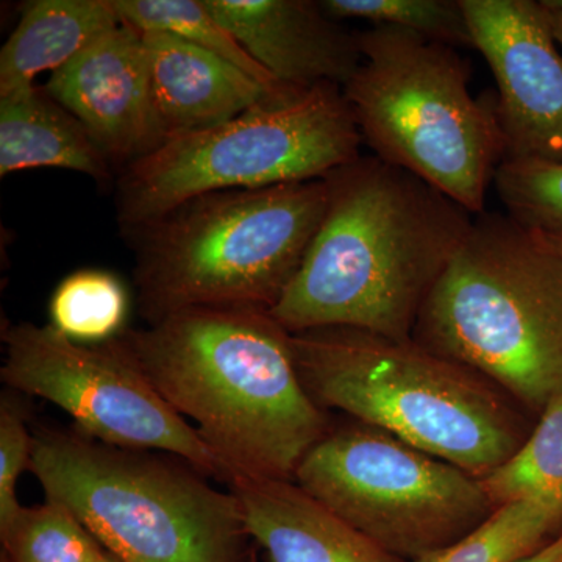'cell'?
<instances>
[{
    "label": "cell",
    "mask_w": 562,
    "mask_h": 562,
    "mask_svg": "<svg viewBox=\"0 0 562 562\" xmlns=\"http://www.w3.org/2000/svg\"><path fill=\"white\" fill-rule=\"evenodd\" d=\"M325 180L327 210L273 319L290 333L339 327L412 339L475 216L375 155Z\"/></svg>",
    "instance_id": "6da1fadb"
},
{
    "label": "cell",
    "mask_w": 562,
    "mask_h": 562,
    "mask_svg": "<svg viewBox=\"0 0 562 562\" xmlns=\"http://www.w3.org/2000/svg\"><path fill=\"white\" fill-rule=\"evenodd\" d=\"M114 341L195 428L231 482L294 480L303 457L330 431L299 375L292 333L268 310H184Z\"/></svg>",
    "instance_id": "7a4b0ae2"
},
{
    "label": "cell",
    "mask_w": 562,
    "mask_h": 562,
    "mask_svg": "<svg viewBox=\"0 0 562 562\" xmlns=\"http://www.w3.org/2000/svg\"><path fill=\"white\" fill-rule=\"evenodd\" d=\"M299 375L319 408L339 409L482 479L530 435L520 405L482 373L357 328L292 333Z\"/></svg>",
    "instance_id": "3957f363"
},
{
    "label": "cell",
    "mask_w": 562,
    "mask_h": 562,
    "mask_svg": "<svg viewBox=\"0 0 562 562\" xmlns=\"http://www.w3.org/2000/svg\"><path fill=\"white\" fill-rule=\"evenodd\" d=\"M413 339L541 416L562 397L561 255L508 213L476 214Z\"/></svg>",
    "instance_id": "277c9868"
},
{
    "label": "cell",
    "mask_w": 562,
    "mask_h": 562,
    "mask_svg": "<svg viewBox=\"0 0 562 562\" xmlns=\"http://www.w3.org/2000/svg\"><path fill=\"white\" fill-rule=\"evenodd\" d=\"M29 471L121 562H250L251 538L231 490L190 462L110 446L74 430L33 432Z\"/></svg>",
    "instance_id": "5b68a950"
},
{
    "label": "cell",
    "mask_w": 562,
    "mask_h": 562,
    "mask_svg": "<svg viewBox=\"0 0 562 562\" xmlns=\"http://www.w3.org/2000/svg\"><path fill=\"white\" fill-rule=\"evenodd\" d=\"M327 180L209 192L131 233L147 324L209 306L271 312L327 210Z\"/></svg>",
    "instance_id": "8992f818"
},
{
    "label": "cell",
    "mask_w": 562,
    "mask_h": 562,
    "mask_svg": "<svg viewBox=\"0 0 562 562\" xmlns=\"http://www.w3.org/2000/svg\"><path fill=\"white\" fill-rule=\"evenodd\" d=\"M358 40L362 61L342 91L373 155L484 213L505 160L495 99L473 98L471 68L452 46L391 25Z\"/></svg>",
    "instance_id": "52a82bcc"
},
{
    "label": "cell",
    "mask_w": 562,
    "mask_h": 562,
    "mask_svg": "<svg viewBox=\"0 0 562 562\" xmlns=\"http://www.w3.org/2000/svg\"><path fill=\"white\" fill-rule=\"evenodd\" d=\"M364 143L342 87H280L238 116L168 138L121 173L117 221L131 233L209 192L325 179Z\"/></svg>",
    "instance_id": "ba28073f"
},
{
    "label": "cell",
    "mask_w": 562,
    "mask_h": 562,
    "mask_svg": "<svg viewBox=\"0 0 562 562\" xmlns=\"http://www.w3.org/2000/svg\"><path fill=\"white\" fill-rule=\"evenodd\" d=\"M294 482L408 562L460 541L495 512L471 473L362 422L330 428Z\"/></svg>",
    "instance_id": "9c48e42d"
},
{
    "label": "cell",
    "mask_w": 562,
    "mask_h": 562,
    "mask_svg": "<svg viewBox=\"0 0 562 562\" xmlns=\"http://www.w3.org/2000/svg\"><path fill=\"white\" fill-rule=\"evenodd\" d=\"M2 341L0 376L9 390L54 403L72 417L77 430L98 441L171 454L203 475L231 482V472L195 428L173 412L114 339L88 346L49 324L22 322L3 330Z\"/></svg>",
    "instance_id": "30bf717a"
},
{
    "label": "cell",
    "mask_w": 562,
    "mask_h": 562,
    "mask_svg": "<svg viewBox=\"0 0 562 562\" xmlns=\"http://www.w3.org/2000/svg\"><path fill=\"white\" fill-rule=\"evenodd\" d=\"M461 5L497 83L505 160L562 162V54L549 10L535 0Z\"/></svg>",
    "instance_id": "8fae6325"
},
{
    "label": "cell",
    "mask_w": 562,
    "mask_h": 562,
    "mask_svg": "<svg viewBox=\"0 0 562 562\" xmlns=\"http://www.w3.org/2000/svg\"><path fill=\"white\" fill-rule=\"evenodd\" d=\"M46 91L83 125L113 165L146 157L166 140L143 33L121 24L50 74Z\"/></svg>",
    "instance_id": "7c38bea8"
},
{
    "label": "cell",
    "mask_w": 562,
    "mask_h": 562,
    "mask_svg": "<svg viewBox=\"0 0 562 562\" xmlns=\"http://www.w3.org/2000/svg\"><path fill=\"white\" fill-rule=\"evenodd\" d=\"M262 69L286 87H346L362 61L358 33L312 0H203Z\"/></svg>",
    "instance_id": "4fadbf2b"
},
{
    "label": "cell",
    "mask_w": 562,
    "mask_h": 562,
    "mask_svg": "<svg viewBox=\"0 0 562 562\" xmlns=\"http://www.w3.org/2000/svg\"><path fill=\"white\" fill-rule=\"evenodd\" d=\"M228 490L268 562H408L344 522L294 480L235 476Z\"/></svg>",
    "instance_id": "5bb4252c"
},
{
    "label": "cell",
    "mask_w": 562,
    "mask_h": 562,
    "mask_svg": "<svg viewBox=\"0 0 562 562\" xmlns=\"http://www.w3.org/2000/svg\"><path fill=\"white\" fill-rule=\"evenodd\" d=\"M140 33L166 139L231 121L283 87H268L220 55L169 33Z\"/></svg>",
    "instance_id": "9a60e30c"
},
{
    "label": "cell",
    "mask_w": 562,
    "mask_h": 562,
    "mask_svg": "<svg viewBox=\"0 0 562 562\" xmlns=\"http://www.w3.org/2000/svg\"><path fill=\"white\" fill-rule=\"evenodd\" d=\"M76 171L110 181V161L68 110L46 88L0 95V177L25 169Z\"/></svg>",
    "instance_id": "2e32d148"
},
{
    "label": "cell",
    "mask_w": 562,
    "mask_h": 562,
    "mask_svg": "<svg viewBox=\"0 0 562 562\" xmlns=\"http://www.w3.org/2000/svg\"><path fill=\"white\" fill-rule=\"evenodd\" d=\"M122 24L113 0H32L0 52V95L35 85Z\"/></svg>",
    "instance_id": "e0dca14e"
},
{
    "label": "cell",
    "mask_w": 562,
    "mask_h": 562,
    "mask_svg": "<svg viewBox=\"0 0 562 562\" xmlns=\"http://www.w3.org/2000/svg\"><path fill=\"white\" fill-rule=\"evenodd\" d=\"M494 508L539 502L562 514V397L550 403L520 449L479 479Z\"/></svg>",
    "instance_id": "ac0fdd59"
},
{
    "label": "cell",
    "mask_w": 562,
    "mask_h": 562,
    "mask_svg": "<svg viewBox=\"0 0 562 562\" xmlns=\"http://www.w3.org/2000/svg\"><path fill=\"white\" fill-rule=\"evenodd\" d=\"M562 535V514L539 502L501 506L460 541L414 562H520Z\"/></svg>",
    "instance_id": "d6986e66"
},
{
    "label": "cell",
    "mask_w": 562,
    "mask_h": 562,
    "mask_svg": "<svg viewBox=\"0 0 562 562\" xmlns=\"http://www.w3.org/2000/svg\"><path fill=\"white\" fill-rule=\"evenodd\" d=\"M128 306L127 288L120 277L103 269H81L52 294L49 325L70 341L98 346L125 331Z\"/></svg>",
    "instance_id": "ffe728a7"
},
{
    "label": "cell",
    "mask_w": 562,
    "mask_h": 562,
    "mask_svg": "<svg viewBox=\"0 0 562 562\" xmlns=\"http://www.w3.org/2000/svg\"><path fill=\"white\" fill-rule=\"evenodd\" d=\"M113 5L122 24L139 32L169 33L220 55L268 87L281 85L243 49L203 0H113Z\"/></svg>",
    "instance_id": "44dd1931"
},
{
    "label": "cell",
    "mask_w": 562,
    "mask_h": 562,
    "mask_svg": "<svg viewBox=\"0 0 562 562\" xmlns=\"http://www.w3.org/2000/svg\"><path fill=\"white\" fill-rule=\"evenodd\" d=\"M2 562H94L102 543L61 503L21 506L0 525Z\"/></svg>",
    "instance_id": "7402d4cb"
},
{
    "label": "cell",
    "mask_w": 562,
    "mask_h": 562,
    "mask_svg": "<svg viewBox=\"0 0 562 562\" xmlns=\"http://www.w3.org/2000/svg\"><path fill=\"white\" fill-rule=\"evenodd\" d=\"M336 21L361 20L391 25L457 47H473L461 0H324Z\"/></svg>",
    "instance_id": "603a6c76"
},
{
    "label": "cell",
    "mask_w": 562,
    "mask_h": 562,
    "mask_svg": "<svg viewBox=\"0 0 562 562\" xmlns=\"http://www.w3.org/2000/svg\"><path fill=\"white\" fill-rule=\"evenodd\" d=\"M494 187L514 221L562 238V162L502 161Z\"/></svg>",
    "instance_id": "cb8c5ba5"
},
{
    "label": "cell",
    "mask_w": 562,
    "mask_h": 562,
    "mask_svg": "<svg viewBox=\"0 0 562 562\" xmlns=\"http://www.w3.org/2000/svg\"><path fill=\"white\" fill-rule=\"evenodd\" d=\"M20 395L7 387L0 397V525L20 512L16 486L31 465L33 432Z\"/></svg>",
    "instance_id": "d4e9b609"
},
{
    "label": "cell",
    "mask_w": 562,
    "mask_h": 562,
    "mask_svg": "<svg viewBox=\"0 0 562 562\" xmlns=\"http://www.w3.org/2000/svg\"><path fill=\"white\" fill-rule=\"evenodd\" d=\"M520 562H562V535L538 553Z\"/></svg>",
    "instance_id": "484cf974"
},
{
    "label": "cell",
    "mask_w": 562,
    "mask_h": 562,
    "mask_svg": "<svg viewBox=\"0 0 562 562\" xmlns=\"http://www.w3.org/2000/svg\"><path fill=\"white\" fill-rule=\"evenodd\" d=\"M543 5L549 10L554 36H557L558 44L562 47V2L561 0H543Z\"/></svg>",
    "instance_id": "4316f807"
},
{
    "label": "cell",
    "mask_w": 562,
    "mask_h": 562,
    "mask_svg": "<svg viewBox=\"0 0 562 562\" xmlns=\"http://www.w3.org/2000/svg\"><path fill=\"white\" fill-rule=\"evenodd\" d=\"M541 235V233H539ZM543 239H546L547 243L550 244V246L553 247L554 250L558 251V254L562 257V238L561 236H549V235H542Z\"/></svg>",
    "instance_id": "83f0119b"
},
{
    "label": "cell",
    "mask_w": 562,
    "mask_h": 562,
    "mask_svg": "<svg viewBox=\"0 0 562 562\" xmlns=\"http://www.w3.org/2000/svg\"><path fill=\"white\" fill-rule=\"evenodd\" d=\"M94 562H121L120 560H116V558L113 557V554H110L106 552L103 554V557L99 558V560H95Z\"/></svg>",
    "instance_id": "f1b7e54d"
}]
</instances>
